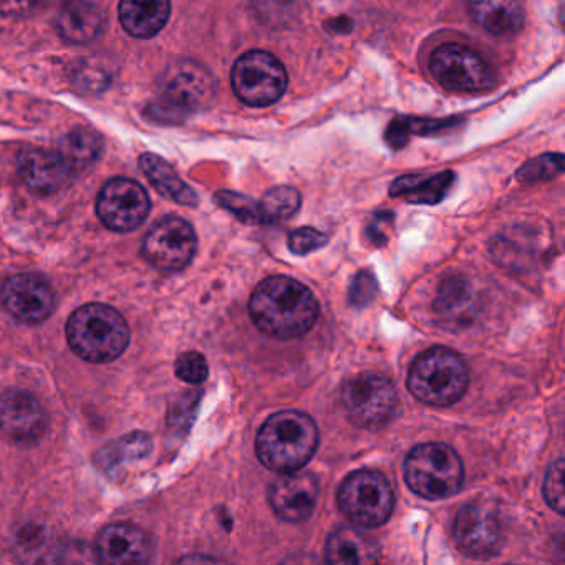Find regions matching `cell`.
<instances>
[{
    "label": "cell",
    "mask_w": 565,
    "mask_h": 565,
    "mask_svg": "<svg viewBox=\"0 0 565 565\" xmlns=\"http://www.w3.org/2000/svg\"><path fill=\"white\" fill-rule=\"evenodd\" d=\"M19 177L35 194H54L71 181L74 171L57 150L28 148L18 160Z\"/></svg>",
    "instance_id": "obj_17"
},
{
    "label": "cell",
    "mask_w": 565,
    "mask_h": 565,
    "mask_svg": "<svg viewBox=\"0 0 565 565\" xmlns=\"http://www.w3.org/2000/svg\"><path fill=\"white\" fill-rule=\"evenodd\" d=\"M57 151L75 174L97 163L104 153V138L90 128L78 127L62 138Z\"/></svg>",
    "instance_id": "obj_25"
},
{
    "label": "cell",
    "mask_w": 565,
    "mask_h": 565,
    "mask_svg": "<svg viewBox=\"0 0 565 565\" xmlns=\"http://www.w3.org/2000/svg\"><path fill=\"white\" fill-rule=\"evenodd\" d=\"M376 294H379V286H376L375 277L369 273H360L353 280L350 300L355 306L363 307L372 302Z\"/></svg>",
    "instance_id": "obj_34"
},
{
    "label": "cell",
    "mask_w": 565,
    "mask_h": 565,
    "mask_svg": "<svg viewBox=\"0 0 565 565\" xmlns=\"http://www.w3.org/2000/svg\"><path fill=\"white\" fill-rule=\"evenodd\" d=\"M47 429V413L32 393L9 390L0 395V433L19 445H32Z\"/></svg>",
    "instance_id": "obj_15"
},
{
    "label": "cell",
    "mask_w": 565,
    "mask_h": 565,
    "mask_svg": "<svg viewBox=\"0 0 565 565\" xmlns=\"http://www.w3.org/2000/svg\"><path fill=\"white\" fill-rule=\"evenodd\" d=\"M67 340L71 349L87 362H114L130 343V327L114 307L87 303L72 313Z\"/></svg>",
    "instance_id": "obj_3"
},
{
    "label": "cell",
    "mask_w": 565,
    "mask_h": 565,
    "mask_svg": "<svg viewBox=\"0 0 565 565\" xmlns=\"http://www.w3.org/2000/svg\"><path fill=\"white\" fill-rule=\"evenodd\" d=\"M120 22L128 34L151 39L167 25L171 14L170 0H121Z\"/></svg>",
    "instance_id": "obj_21"
},
{
    "label": "cell",
    "mask_w": 565,
    "mask_h": 565,
    "mask_svg": "<svg viewBox=\"0 0 565 565\" xmlns=\"http://www.w3.org/2000/svg\"><path fill=\"white\" fill-rule=\"evenodd\" d=\"M216 201L224 210L231 211L234 216L239 217L244 223H260L259 207L249 198L231 193V191H221V193H217Z\"/></svg>",
    "instance_id": "obj_31"
},
{
    "label": "cell",
    "mask_w": 565,
    "mask_h": 565,
    "mask_svg": "<svg viewBox=\"0 0 565 565\" xmlns=\"http://www.w3.org/2000/svg\"><path fill=\"white\" fill-rule=\"evenodd\" d=\"M429 68L439 85L459 94H479L495 85L494 72L484 58L455 42L439 45L433 52Z\"/></svg>",
    "instance_id": "obj_10"
},
{
    "label": "cell",
    "mask_w": 565,
    "mask_h": 565,
    "mask_svg": "<svg viewBox=\"0 0 565 565\" xmlns=\"http://www.w3.org/2000/svg\"><path fill=\"white\" fill-rule=\"evenodd\" d=\"M475 290L462 277H449L439 286L436 310L446 322L461 323L471 317Z\"/></svg>",
    "instance_id": "obj_26"
},
{
    "label": "cell",
    "mask_w": 565,
    "mask_h": 565,
    "mask_svg": "<svg viewBox=\"0 0 565 565\" xmlns=\"http://www.w3.org/2000/svg\"><path fill=\"white\" fill-rule=\"evenodd\" d=\"M97 554L107 564L138 565L151 561L153 545L137 525L111 524L98 534Z\"/></svg>",
    "instance_id": "obj_18"
},
{
    "label": "cell",
    "mask_w": 565,
    "mask_h": 565,
    "mask_svg": "<svg viewBox=\"0 0 565 565\" xmlns=\"http://www.w3.org/2000/svg\"><path fill=\"white\" fill-rule=\"evenodd\" d=\"M249 313L260 332L289 340L312 330L319 317V303L309 287L290 277L274 276L254 290Z\"/></svg>",
    "instance_id": "obj_1"
},
{
    "label": "cell",
    "mask_w": 565,
    "mask_h": 565,
    "mask_svg": "<svg viewBox=\"0 0 565 565\" xmlns=\"http://www.w3.org/2000/svg\"><path fill=\"white\" fill-rule=\"evenodd\" d=\"M468 11L476 25L495 38L515 34L525 21L518 0H469Z\"/></svg>",
    "instance_id": "obj_19"
},
{
    "label": "cell",
    "mask_w": 565,
    "mask_h": 565,
    "mask_svg": "<svg viewBox=\"0 0 565 565\" xmlns=\"http://www.w3.org/2000/svg\"><path fill=\"white\" fill-rule=\"evenodd\" d=\"M174 370H177L178 379L191 383V385H200L210 375L206 359L198 352L183 353L178 359Z\"/></svg>",
    "instance_id": "obj_32"
},
{
    "label": "cell",
    "mask_w": 565,
    "mask_h": 565,
    "mask_svg": "<svg viewBox=\"0 0 565 565\" xmlns=\"http://www.w3.org/2000/svg\"><path fill=\"white\" fill-rule=\"evenodd\" d=\"M233 90L243 104L263 108L276 104L287 88V72L269 52L253 51L237 58L231 74Z\"/></svg>",
    "instance_id": "obj_8"
},
{
    "label": "cell",
    "mask_w": 565,
    "mask_h": 565,
    "mask_svg": "<svg viewBox=\"0 0 565 565\" xmlns=\"http://www.w3.org/2000/svg\"><path fill=\"white\" fill-rule=\"evenodd\" d=\"M104 12L85 0L68 2L58 15V34L72 44H90L104 32Z\"/></svg>",
    "instance_id": "obj_22"
},
{
    "label": "cell",
    "mask_w": 565,
    "mask_h": 565,
    "mask_svg": "<svg viewBox=\"0 0 565 565\" xmlns=\"http://www.w3.org/2000/svg\"><path fill=\"white\" fill-rule=\"evenodd\" d=\"M150 206V198L140 183L128 178H115L98 194L97 214L108 230L128 233L145 223Z\"/></svg>",
    "instance_id": "obj_12"
},
{
    "label": "cell",
    "mask_w": 565,
    "mask_h": 565,
    "mask_svg": "<svg viewBox=\"0 0 565 565\" xmlns=\"http://www.w3.org/2000/svg\"><path fill=\"white\" fill-rule=\"evenodd\" d=\"M544 495L548 505L558 514H564V459L558 458L552 462L545 475Z\"/></svg>",
    "instance_id": "obj_30"
},
{
    "label": "cell",
    "mask_w": 565,
    "mask_h": 565,
    "mask_svg": "<svg viewBox=\"0 0 565 565\" xmlns=\"http://www.w3.org/2000/svg\"><path fill=\"white\" fill-rule=\"evenodd\" d=\"M327 561L335 565H366L379 561L380 545L355 527L337 529L326 544Z\"/></svg>",
    "instance_id": "obj_20"
},
{
    "label": "cell",
    "mask_w": 565,
    "mask_h": 565,
    "mask_svg": "<svg viewBox=\"0 0 565 565\" xmlns=\"http://www.w3.org/2000/svg\"><path fill=\"white\" fill-rule=\"evenodd\" d=\"M319 429L309 415L287 409L270 416L256 439L259 461L270 471H300L316 455Z\"/></svg>",
    "instance_id": "obj_2"
},
{
    "label": "cell",
    "mask_w": 565,
    "mask_h": 565,
    "mask_svg": "<svg viewBox=\"0 0 565 565\" xmlns=\"http://www.w3.org/2000/svg\"><path fill=\"white\" fill-rule=\"evenodd\" d=\"M455 183L451 171L431 177H403L392 184L390 194L413 204H438Z\"/></svg>",
    "instance_id": "obj_24"
},
{
    "label": "cell",
    "mask_w": 565,
    "mask_h": 565,
    "mask_svg": "<svg viewBox=\"0 0 565 565\" xmlns=\"http://www.w3.org/2000/svg\"><path fill=\"white\" fill-rule=\"evenodd\" d=\"M198 237L193 226L181 217L158 221L143 241V256L164 273L183 270L196 254Z\"/></svg>",
    "instance_id": "obj_11"
},
{
    "label": "cell",
    "mask_w": 565,
    "mask_h": 565,
    "mask_svg": "<svg viewBox=\"0 0 565 565\" xmlns=\"http://www.w3.org/2000/svg\"><path fill=\"white\" fill-rule=\"evenodd\" d=\"M259 207L260 223H279L289 220L300 207L299 191L290 186L273 188L264 194Z\"/></svg>",
    "instance_id": "obj_28"
},
{
    "label": "cell",
    "mask_w": 565,
    "mask_h": 565,
    "mask_svg": "<svg viewBox=\"0 0 565 565\" xmlns=\"http://www.w3.org/2000/svg\"><path fill=\"white\" fill-rule=\"evenodd\" d=\"M44 0H0V15L4 18H22L31 14Z\"/></svg>",
    "instance_id": "obj_35"
},
{
    "label": "cell",
    "mask_w": 565,
    "mask_h": 565,
    "mask_svg": "<svg viewBox=\"0 0 565 565\" xmlns=\"http://www.w3.org/2000/svg\"><path fill=\"white\" fill-rule=\"evenodd\" d=\"M562 173V154H544L535 158L519 170L518 178L522 183L551 180Z\"/></svg>",
    "instance_id": "obj_29"
},
{
    "label": "cell",
    "mask_w": 565,
    "mask_h": 565,
    "mask_svg": "<svg viewBox=\"0 0 565 565\" xmlns=\"http://www.w3.org/2000/svg\"><path fill=\"white\" fill-rule=\"evenodd\" d=\"M468 386V365L458 353L445 347L426 350L409 366V392L426 405H452Z\"/></svg>",
    "instance_id": "obj_4"
},
{
    "label": "cell",
    "mask_w": 565,
    "mask_h": 565,
    "mask_svg": "<svg viewBox=\"0 0 565 565\" xmlns=\"http://www.w3.org/2000/svg\"><path fill=\"white\" fill-rule=\"evenodd\" d=\"M340 402L353 425L379 429L392 419L398 395L386 376L362 373L342 386Z\"/></svg>",
    "instance_id": "obj_9"
},
{
    "label": "cell",
    "mask_w": 565,
    "mask_h": 565,
    "mask_svg": "<svg viewBox=\"0 0 565 565\" xmlns=\"http://www.w3.org/2000/svg\"><path fill=\"white\" fill-rule=\"evenodd\" d=\"M319 498V482L307 472H284L270 484L269 502L282 521L303 522L312 515Z\"/></svg>",
    "instance_id": "obj_16"
},
{
    "label": "cell",
    "mask_w": 565,
    "mask_h": 565,
    "mask_svg": "<svg viewBox=\"0 0 565 565\" xmlns=\"http://www.w3.org/2000/svg\"><path fill=\"white\" fill-rule=\"evenodd\" d=\"M213 95L214 81L210 72L191 62H181L164 74L160 95L148 105L147 114L160 124H180Z\"/></svg>",
    "instance_id": "obj_6"
},
{
    "label": "cell",
    "mask_w": 565,
    "mask_h": 565,
    "mask_svg": "<svg viewBox=\"0 0 565 565\" xmlns=\"http://www.w3.org/2000/svg\"><path fill=\"white\" fill-rule=\"evenodd\" d=\"M339 508L353 524L376 527L392 515L395 494L382 472L356 471L340 486Z\"/></svg>",
    "instance_id": "obj_7"
},
{
    "label": "cell",
    "mask_w": 565,
    "mask_h": 565,
    "mask_svg": "<svg viewBox=\"0 0 565 565\" xmlns=\"http://www.w3.org/2000/svg\"><path fill=\"white\" fill-rule=\"evenodd\" d=\"M465 468L451 446L426 443L412 449L405 461V481L415 494L429 501L455 495L461 489Z\"/></svg>",
    "instance_id": "obj_5"
},
{
    "label": "cell",
    "mask_w": 565,
    "mask_h": 565,
    "mask_svg": "<svg viewBox=\"0 0 565 565\" xmlns=\"http://www.w3.org/2000/svg\"><path fill=\"white\" fill-rule=\"evenodd\" d=\"M140 168L161 196L183 206H198L196 193L178 177L177 171L163 158L151 153L143 154L140 158Z\"/></svg>",
    "instance_id": "obj_23"
},
{
    "label": "cell",
    "mask_w": 565,
    "mask_h": 565,
    "mask_svg": "<svg viewBox=\"0 0 565 565\" xmlns=\"http://www.w3.org/2000/svg\"><path fill=\"white\" fill-rule=\"evenodd\" d=\"M151 446L153 443H151L150 436L141 431L130 433L118 441L105 446L102 451L97 452L95 459L104 471L111 472L125 462L147 458L151 452Z\"/></svg>",
    "instance_id": "obj_27"
},
{
    "label": "cell",
    "mask_w": 565,
    "mask_h": 565,
    "mask_svg": "<svg viewBox=\"0 0 565 565\" xmlns=\"http://www.w3.org/2000/svg\"><path fill=\"white\" fill-rule=\"evenodd\" d=\"M452 534L458 547L475 558L492 557L504 544L501 518L484 502L462 505L456 514Z\"/></svg>",
    "instance_id": "obj_13"
},
{
    "label": "cell",
    "mask_w": 565,
    "mask_h": 565,
    "mask_svg": "<svg viewBox=\"0 0 565 565\" xmlns=\"http://www.w3.org/2000/svg\"><path fill=\"white\" fill-rule=\"evenodd\" d=\"M0 299L19 322L38 326L51 317L55 306L51 284L38 274H15L6 280Z\"/></svg>",
    "instance_id": "obj_14"
},
{
    "label": "cell",
    "mask_w": 565,
    "mask_h": 565,
    "mask_svg": "<svg viewBox=\"0 0 565 565\" xmlns=\"http://www.w3.org/2000/svg\"><path fill=\"white\" fill-rule=\"evenodd\" d=\"M326 244V234L313 230V227H300V230L292 231L289 236V249L297 256H307Z\"/></svg>",
    "instance_id": "obj_33"
}]
</instances>
